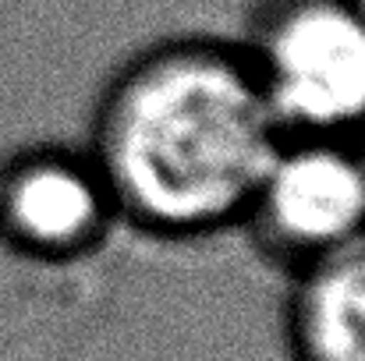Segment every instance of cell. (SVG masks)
Wrapping results in <instances>:
<instances>
[{
    "label": "cell",
    "instance_id": "4",
    "mask_svg": "<svg viewBox=\"0 0 365 361\" xmlns=\"http://www.w3.org/2000/svg\"><path fill=\"white\" fill-rule=\"evenodd\" d=\"M121 227L89 145L29 142L0 156V248L32 266H75Z\"/></svg>",
    "mask_w": 365,
    "mask_h": 361
},
{
    "label": "cell",
    "instance_id": "5",
    "mask_svg": "<svg viewBox=\"0 0 365 361\" xmlns=\"http://www.w3.org/2000/svg\"><path fill=\"white\" fill-rule=\"evenodd\" d=\"M287 280V358L365 361V238Z\"/></svg>",
    "mask_w": 365,
    "mask_h": 361
},
{
    "label": "cell",
    "instance_id": "3",
    "mask_svg": "<svg viewBox=\"0 0 365 361\" xmlns=\"http://www.w3.org/2000/svg\"><path fill=\"white\" fill-rule=\"evenodd\" d=\"M238 231L284 276L365 238V138L280 135Z\"/></svg>",
    "mask_w": 365,
    "mask_h": 361
},
{
    "label": "cell",
    "instance_id": "2",
    "mask_svg": "<svg viewBox=\"0 0 365 361\" xmlns=\"http://www.w3.org/2000/svg\"><path fill=\"white\" fill-rule=\"evenodd\" d=\"M238 43L284 135L365 138V11L355 0H255Z\"/></svg>",
    "mask_w": 365,
    "mask_h": 361
},
{
    "label": "cell",
    "instance_id": "6",
    "mask_svg": "<svg viewBox=\"0 0 365 361\" xmlns=\"http://www.w3.org/2000/svg\"><path fill=\"white\" fill-rule=\"evenodd\" d=\"M355 4H359V7H362V11H365V0H355Z\"/></svg>",
    "mask_w": 365,
    "mask_h": 361
},
{
    "label": "cell",
    "instance_id": "1",
    "mask_svg": "<svg viewBox=\"0 0 365 361\" xmlns=\"http://www.w3.org/2000/svg\"><path fill=\"white\" fill-rule=\"evenodd\" d=\"M280 135L242 43L181 32L110 71L86 145L114 192L121 227L195 244L242 227Z\"/></svg>",
    "mask_w": 365,
    "mask_h": 361
}]
</instances>
